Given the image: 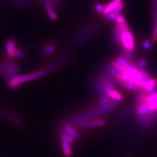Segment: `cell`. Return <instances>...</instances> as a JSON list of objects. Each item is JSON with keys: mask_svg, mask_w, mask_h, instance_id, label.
<instances>
[{"mask_svg": "<svg viewBox=\"0 0 157 157\" xmlns=\"http://www.w3.org/2000/svg\"><path fill=\"white\" fill-rule=\"evenodd\" d=\"M115 36L118 44L128 53L130 54L134 50V39L126 23L121 25L117 24L115 29Z\"/></svg>", "mask_w": 157, "mask_h": 157, "instance_id": "1", "label": "cell"}, {"mask_svg": "<svg viewBox=\"0 0 157 157\" xmlns=\"http://www.w3.org/2000/svg\"><path fill=\"white\" fill-rule=\"evenodd\" d=\"M47 72V69H45V70L39 71L38 72L31 73V74L24 75L21 76H17L15 78H12L10 82H8V86L11 89H16L23 83L40 78L45 75Z\"/></svg>", "mask_w": 157, "mask_h": 157, "instance_id": "2", "label": "cell"}, {"mask_svg": "<svg viewBox=\"0 0 157 157\" xmlns=\"http://www.w3.org/2000/svg\"><path fill=\"white\" fill-rule=\"evenodd\" d=\"M19 67L14 61H4L0 63V73L8 82L17 76Z\"/></svg>", "mask_w": 157, "mask_h": 157, "instance_id": "3", "label": "cell"}, {"mask_svg": "<svg viewBox=\"0 0 157 157\" xmlns=\"http://www.w3.org/2000/svg\"><path fill=\"white\" fill-rule=\"evenodd\" d=\"M59 138L62 144V150L64 155L66 157H71L72 155V150L70 146V143L67 140L66 134L63 130L59 133Z\"/></svg>", "mask_w": 157, "mask_h": 157, "instance_id": "4", "label": "cell"}, {"mask_svg": "<svg viewBox=\"0 0 157 157\" xmlns=\"http://www.w3.org/2000/svg\"><path fill=\"white\" fill-rule=\"evenodd\" d=\"M105 124L102 120H89L80 122L78 124V126L82 129H88L90 128H95L102 126Z\"/></svg>", "mask_w": 157, "mask_h": 157, "instance_id": "5", "label": "cell"}, {"mask_svg": "<svg viewBox=\"0 0 157 157\" xmlns=\"http://www.w3.org/2000/svg\"><path fill=\"white\" fill-rule=\"evenodd\" d=\"M15 41L13 39L7 40L6 43V48L7 55L10 59H13L14 58V52L15 51Z\"/></svg>", "mask_w": 157, "mask_h": 157, "instance_id": "6", "label": "cell"}, {"mask_svg": "<svg viewBox=\"0 0 157 157\" xmlns=\"http://www.w3.org/2000/svg\"><path fill=\"white\" fill-rule=\"evenodd\" d=\"M121 2V1L120 0H113L111 2L108 4L107 6L104 8V11L103 12L104 15H106L107 14L113 11Z\"/></svg>", "mask_w": 157, "mask_h": 157, "instance_id": "7", "label": "cell"}, {"mask_svg": "<svg viewBox=\"0 0 157 157\" xmlns=\"http://www.w3.org/2000/svg\"><path fill=\"white\" fill-rule=\"evenodd\" d=\"M63 130L66 133L67 135L72 137L75 140L80 139V136L78 135V133L73 129L71 125H70L69 124H66L64 126Z\"/></svg>", "mask_w": 157, "mask_h": 157, "instance_id": "8", "label": "cell"}, {"mask_svg": "<svg viewBox=\"0 0 157 157\" xmlns=\"http://www.w3.org/2000/svg\"><path fill=\"white\" fill-rule=\"evenodd\" d=\"M157 80L155 78H151L149 79L145 84L144 87V92H150L152 90H154L155 87L157 84Z\"/></svg>", "mask_w": 157, "mask_h": 157, "instance_id": "9", "label": "cell"}, {"mask_svg": "<svg viewBox=\"0 0 157 157\" xmlns=\"http://www.w3.org/2000/svg\"><path fill=\"white\" fill-rule=\"evenodd\" d=\"M116 61L118 62L121 66H122L125 69H129L130 67H132V65L130 64V63L126 59H125L123 57H121V56L118 57Z\"/></svg>", "mask_w": 157, "mask_h": 157, "instance_id": "10", "label": "cell"}, {"mask_svg": "<svg viewBox=\"0 0 157 157\" xmlns=\"http://www.w3.org/2000/svg\"><path fill=\"white\" fill-rule=\"evenodd\" d=\"M45 10L47 12L49 17L52 20H56V15L54 11H53L51 6L50 4H45Z\"/></svg>", "mask_w": 157, "mask_h": 157, "instance_id": "11", "label": "cell"}, {"mask_svg": "<svg viewBox=\"0 0 157 157\" xmlns=\"http://www.w3.org/2000/svg\"><path fill=\"white\" fill-rule=\"evenodd\" d=\"M8 118L11 121L13 124H15V125H17L19 127H21L22 126V122L21 121H19V119H18L17 118H16L15 117H14L13 115L11 114H8Z\"/></svg>", "mask_w": 157, "mask_h": 157, "instance_id": "12", "label": "cell"}, {"mask_svg": "<svg viewBox=\"0 0 157 157\" xmlns=\"http://www.w3.org/2000/svg\"><path fill=\"white\" fill-rule=\"evenodd\" d=\"M54 50V47L51 44L46 45L43 48V52L45 55L48 56L51 54Z\"/></svg>", "mask_w": 157, "mask_h": 157, "instance_id": "13", "label": "cell"}, {"mask_svg": "<svg viewBox=\"0 0 157 157\" xmlns=\"http://www.w3.org/2000/svg\"><path fill=\"white\" fill-rule=\"evenodd\" d=\"M104 8L105 6H104L101 3H98L95 6V10L96 11L100 13H103L104 11Z\"/></svg>", "mask_w": 157, "mask_h": 157, "instance_id": "14", "label": "cell"}, {"mask_svg": "<svg viewBox=\"0 0 157 157\" xmlns=\"http://www.w3.org/2000/svg\"><path fill=\"white\" fill-rule=\"evenodd\" d=\"M115 21L117 23L118 25H121V24H124V23H126L125 21V19L124 17V16H122V15H118L117 18L115 19Z\"/></svg>", "mask_w": 157, "mask_h": 157, "instance_id": "15", "label": "cell"}, {"mask_svg": "<svg viewBox=\"0 0 157 157\" xmlns=\"http://www.w3.org/2000/svg\"><path fill=\"white\" fill-rule=\"evenodd\" d=\"M124 8V4L122 3V2H121V3L118 5V6L115 9V10L113 12L114 13H115L116 14H117V15H119V13L123 10Z\"/></svg>", "mask_w": 157, "mask_h": 157, "instance_id": "16", "label": "cell"}, {"mask_svg": "<svg viewBox=\"0 0 157 157\" xmlns=\"http://www.w3.org/2000/svg\"><path fill=\"white\" fill-rule=\"evenodd\" d=\"M25 52L22 50H15L14 52V57H17V58H21L25 56Z\"/></svg>", "mask_w": 157, "mask_h": 157, "instance_id": "17", "label": "cell"}, {"mask_svg": "<svg viewBox=\"0 0 157 157\" xmlns=\"http://www.w3.org/2000/svg\"><path fill=\"white\" fill-rule=\"evenodd\" d=\"M142 46L144 50H148L151 47V44L150 41H149L148 40H146L143 43Z\"/></svg>", "mask_w": 157, "mask_h": 157, "instance_id": "18", "label": "cell"}, {"mask_svg": "<svg viewBox=\"0 0 157 157\" xmlns=\"http://www.w3.org/2000/svg\"><path fill=\"white\" fill-rule=\"evenodd\" d=\"M137 65L139 68L143 69L146 65V62L144 59H141V60L138 61L137 63Z\"/></svg>", "mask_w": 157, "mask_h": 157, "instance_id": "19", "label": "cell"}, {"mask_svg": "<svg viewBox=\"0 0 157 157\" xmlns=\"http://www.w3.org/2000/svg\"><path fill=\"white\" fill-rule=\"evenodd\" d=\"M120 1H122V0H120Z\"/></svg>", "mask_w": 157, "mask_h": 157, "instance_id": "20", "label": "cell"}, {"mask_svg": "<svg viewBox=\"0 0 157 157\" xmlns=\"http://www.w3.org/2000/svg\"></svg>", "mask_w": 157, "mask_h": 157, "instance_id": "21", "label": "cell"}]
</instances>
